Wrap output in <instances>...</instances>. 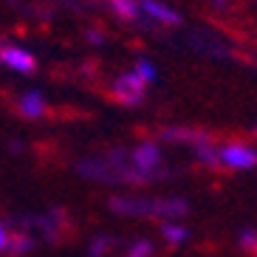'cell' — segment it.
<instances>
[{
  "label": "cell",
  "instance_id": "obj_5",
  "mask_svg": "<svg viewBox=\"0 0 257 257\" xmlns=\"http://www.w3.org/2000/svg\"><path fill=\"white\" fill-rule=\"evenodd\" d=\"M0 65H6L9 71H15V74H34L37 71V60H34V54L29 48L17 46V43H0Z\"/></svg>",
  "mask_w": 257,
  "mask_h": 257
},
{
  "label": "cell",
  "instance_id": "obj_17",
  "mask_svg": "<svg viewBox=\"0 0 257 257\" xmlns=\"http://www.w3.org/2000/svg\"><path fill=\"white\" fill-rule=\"evenodd\" d=\"M212 6H226V0H209Z\"/></svg>",
  "mask_w": 257,
  "mask_h": 257
},
{
  "label": "cell",
  "instance_id": "obj_11",
  "mask_svg": "<svg viewBox=\"0 0 257 257\" xmlns=\"http://www.w3.org/2000/svg\"><path fill=\"white\" fill-rule=\"evenodd\" d=\"M34 243H37V237L31 232H26V229H17V234H12V240H9V254H29L31 249H34Z\"/></svg>",
  "mask_w": 257,
  "mask_h": 257
},
{
  "label": "cell",
  "instance_id": "obj_9",
  "mask_svg": "<svg viewBox=\"0 0 257 257\" xmlns=\"http://www.w3.org/2000/svg\"><path fill=\"white\" fill-rule=\"evenodd\" d=\"M107 9H110L119 20H124V23H139V20H142L139 0H107Z\"/></svg>",
  "mask_w": 257,
  "mask_h": 257
},
{
  "label": "cell",
  "instance_id": "obj_12",
  "mask_svg": "<svg viewBox=\"0 0 257 257\" xmlns=\"http://www.w3.org/2000/svg\"><path fill=\"white\" fill-rule=\"evenodd\" d=\"M113 246H116V237H110V234H93L91 243H88V257H105Z\"/></svg>",
  "mask_w": 257,
  "mask_h": 257
},
{
  "label": "cell",
  "instance_id": "obj_4",
  "mask_svg": "<svg viewBox=\"0 0 257 257\" xmlns=\"http://www.w3.org/2000/svg\"><path fill=\"white\" fill-rule=\"evenodd\" d=\"M218 167H226V170H254L257 147L254 144H246V142L218 144Z\"/></svg>",
  "mask_w": 257,
  "mask_h": 257
},
{
  "label": "cell",
  "instance_id": "obj_13",
  "mask_svg": "<svg viewBox=\"0 0 257 257\" xmlns=\"http://www.w3.org/2000/svg\"><path fill=\"white\" fill-rule=\"evenodd\" d=\"M121 257H153V243L147 240V237H139V240H133L127 249H124Z\"/></svg>",
  "mask_w": 257,
  "mask_h": 257
},
{
  "label": "cell",
  "instance_id": "obj_15",
  "mask_svg": "<svg viewBox=\"0 0 257 257\" xmlns=\"http://www.w3.org/2000/svg\"><path fill=\"white\" fill-rule=\"evenodd\" d=\"M237 243H240L243 249H257V229H243L240 234H237Z\"/></svg>",
  "mask_w": 257,
  "mask_h": 257
},
{
  "label": "cell",
  "instance_id": "obj_7",
  "mask_svg": "<svg viewBox=\"0 0 257 257\" xmlns=\"http://www.w3.org/2000/svg\"><path fill=\"white\" fill-rule=\"evenodd\" d=\"M142 20H150L156 26H181V15L164 0H139Z\"/></svg>",
  "mask_w": 257,
  "mask_h": 257
},
{
  "label": "cell",
  "instance_id": "obj_6",
  "mask_svg": "<svg viewBox=\"0 0 257 257\" xmlns=\"http://www.w3.org/2000/svg\"><path fill=\"white\" fill-rule=\"evenodd\" d=\"M20 226L29 232V229H40V234H43V240H57V234H60L62 229V212L57 209V206H51V209L46 212H37V215H23L20 218Z\"/></svg>",
  "mask_w": 257,
  "mask_h": 257
},
{
  "label": "cell",
  "instance_id": "obj_16",
  "mask_svg": "<svg viewBox=\"0 0 257 257\" xmlns=\"http://www.w3.org/2000/svg\"><path fill=\"white\" fill-rule=\"evenodd\" d=\"M9 240H12V232H9V226L0 220V251L9 249Z\"/></svg>",
  "mask_w": 257,
  "mask_h": 257
},
{
  "label": "cell",
  "instance_id": "obj_18",
  "mask_svg": "<svg viewBox=\"0 0 257 257\" xmlns=\"http://www.w3.org/2000/svg\"><path fill=\"white\" fill-rule=\"evenodd\" d=\"M254 3H257V0H254Z\"/></svg>",
  "mask_w": 257,
  "mask_h": 257
},
{
  "label": "cell",
  "instance_id": "obj_1",
  "mask_svg": "<svg viewBox=\"0 0 257 257\" xmlns=\"http://www.w3.org/2000/svg\"><path fill=\"white\" fill-rule=\"evenodd\" d=\"M76 175L93 184H139L136 167L130 159V147H116L76 161Z\"/></svg>",
  "mask_w": 257,
  "mask_h": 257
},
{
  "label": "cell",
  "instance_id": "obj_14",
  "mask_svg": "<svg viewBox=\"0 0 257 257\" xmlns=\"http://www.w3.org/2000/svg\"><path fill=\"white\" fill-rule=\"evenodd\" d=\"M133 68L139 71V76H142L147 85H153L156 79H159V68H156V62H153V60H144V57H142V60H136Z\"/></svg>",
  "mask_w": 257,
  "mask_h": 257
},
{
  "label": "cell",
  "instance_id": "obj_10",
  "mask_svg": "<svg viewBox=\"0 0 257 257\" xmlns=\"http://www.w3.org/2000/svg\"><path fill=\"white\" fill-rule=\"evenodd\" d=\"M161 237H164V243H170V246H181V243L189 240V229L184 226L181 220H161Z\"/></svg>",
  "mask_w": 257,
  "mask_h": 257
},
{
  "label": "cell",
  "instance_id": "obj_8",
  "mask_svg": "<svg viewBox=\"0 0 257 257\" xmlns=\"http://www.w3.org/2000/svg\"><path fill=\"white\" fill-rule=\"evenodd\" d=\"M17 110L26 116V119H43L48 110V102L40 91H23L17 99Z\"/></svg>",
  "mask_w": 257,
  "mask_h": 257
},
{
  "label": "cell",
  "instance_id": "obj_3",
  "mask_svg": "<svg viewBox=\"0 0 257 257\" xmlns=\"http://www.w3.org/2000/svg\"><path fill=\"white\" fill-rule=\"evenodd\" d=\"M147 88H150V85L139 76V71L136 68H127V71H121L113 82H110V96H113L116 102H121V105L136 107V105H142Z\"/></svg>",
  "mask_w": 257,
  "mask_h": 257
},
{
  "label": "cell",
  "instance_id": "obj_19",
  "mask_svg": "<svg viewBox=\"0 0 257 257\" xmlns=\"http://www.w3.org/2000/svg\"><path fill=\"white\" fill-rule=\"evenodd\" d=\"M254 251H257V249H254Z\"/></svg>",
  "mask_w": 257,
  "mask_h": 257
},
{
  "label": "cell",
  "instance_id": "obj_2",
  "mask_svg": "<svg viewBox=\"0 0 257 257\" xmlns=\"http://www.w3.org/2000/svg\"><path fill=\"white\" fill-rule=\"evenodd\" d=\"M110 209L127 218H156V220H178L187 215L184 198H142V195H116L110 198Z\"/></svg>",
  "mask_w": 257,
  "mask_h": 257
}]
</instances>
